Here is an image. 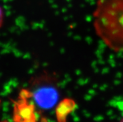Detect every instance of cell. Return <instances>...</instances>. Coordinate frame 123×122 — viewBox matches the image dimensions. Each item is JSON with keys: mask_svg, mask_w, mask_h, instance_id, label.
Returning a JSON list of instances; mask_svg holds the SVG:
<instances>
[{"mask_svg": "<svg viewBox=\"0 0 123 122\" xmlns=\"http://www.w3.org/2000/svg\"><path fill=\"white\" fill-rule=\"evenodd\" d=\"M92 17L96 33L104 44L123 52V0H98Z\"/></svg>", "mask_w": 123, "mask_h": 122, "instance_id": "obj_1", "label": "cell"}, {"mask_svg": "<svg viewBox=\"0 0 123 122\" xmlns=\"http://www.w3.org/2000/svg\"><path fill=\"white\" fill-rule=\"evenodd\" d=\"M8 122V121L5 120V121H3V122Z\"/></svg>", "mask_w": 123, "mask_h": 122, "instance_id": "obj_5", "label": "cell"}, {"mask_svg": "<svg viewBox=\"0 0 123 122\" xmlns=\"http://www.w3.org/2000/svg\"><path fill=\"white\" fill-rule=\"evenodd\" d=\"M3 19H4V13H3V9H2L1 7L0 6V28L3 25Z\"/></svg>", "mask_w": 123, "mask_h": 122, "instance_id": "obj_4", "label": "cell"}, {"mask_svg": "<svg viewBox=\"0 0 123 122\" xmlns=\"http://www.w3.org/2000/svg\"><path fill=\"white\" fill-rule=\"evenodd\" d=\"M121 122H123V118H122V120H121Z\"/></svg>", "mask_w": 123, "mask_h": 122, "instance_id": "obj_6", "label": "cell"}, {"mask_svg": "<svg viewBox=\"0 0 123 122\" xmlns=\"http://www.w3.org/2000/svg\"><path fill=\"white\" fill-rule=\"evenodd\" d=\"M29 90L35 105L43 110L53 108L59 99V90L56 80L48 74L34 78Z\"/></svg>", "mask_w": 123, "mask_h": 122, "instance_id": "obj_2", "label": "cell"}, {"mask_svg": "<svg viewBox=\"0 0 123 122\" xmlns=\"http://www.w3.org/2000/svg\"><path fill=\"white\" fill-rule=\"evenodd\" d=\"M13 120L14 122H37L35 104L29 89H22L14 101Z\"/></svg>", "mask_w": 123, "mask_h": 122, "instance_id": "obj_3", "label": "cell"}]
</instances>
